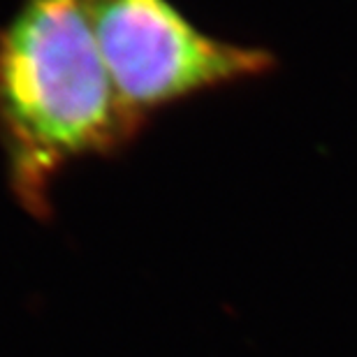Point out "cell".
Listing matches in <instances>:
<instances>
[{
    "instance_id": "1",
    "label": "cell",
    "mask_w": 357,
    "mask_h": 357,
    "mask_svg": "<svg viewBox=\"0 0 357 357\" xmlns=\"http://www.w3.org/2000/svg\"><path fill=\"white\" fill-rule=\"evenodd\" d=\"M139 135L114 89L84 0H19L0 26V149L10 192L52 216L66 167L116 155Z\"/></svg>"
},
{
    "instance_id": "2",
    "label": "cell",
    "mask_w": 357,
    "mask_h": 357,
    "mask_svg": "<svg viewBox=\"0 0 357 357\" xmlns=\"http://www.w3.org/2000/svg\"><path fill=\"white\" fill-rule=\"evenodd\" d=\"M126 114L142 132L165 107L253 82L276 61L267 49L220 40L172 0H84Z\"/></svg>"
}]
</instances>
